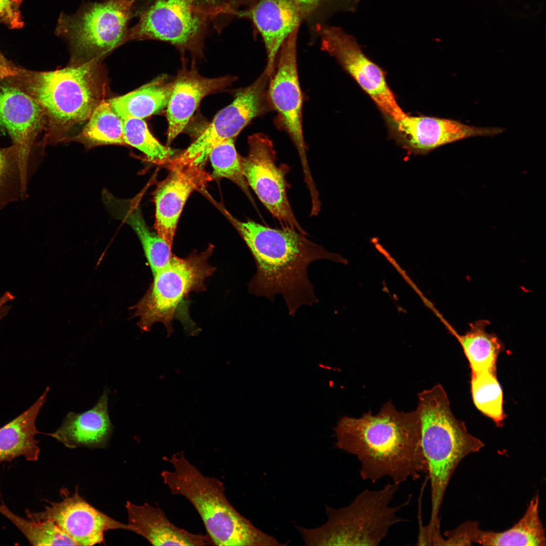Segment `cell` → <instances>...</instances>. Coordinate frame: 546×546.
Here are the masks:
<instances>
[{
  "label": "cell",
  "mask_w": 546,
  "mask_h": 546,
  "mask_svg": "<svg viewBox=\"0 0 546 546\" xmlns=\"http://www.w3.org/2000/svg\"><path fill=\"white\" fill-rule=\"evenodd\" d=\"M335 432L336 446L356 457L364 480L376 483L388 477L399 485L427 472L416 410L400 411L389 401L376 414L343 417Z\"/></svg>",
  "instance_id": "obj_1"
},
{
  "label": "cell",
  "mask_w": 546,
  "mask_h": 546,
  "mask_svg": "<svg viewBox=\"0 0 546 546\" xmlns=\"http://www.w3.org/2000/svg\"><path fill=\"white\" fill-rule=\"evenodd\" d=\"M225 214L253 256L256 272L249 284L250 293L274 301L282 295L290 315L302 305L318 302L308 275L309 265L318 260L343 262L339 255L307 239L289 226L274 229L251 220L241 221Z\"/></svg>",
  "instance_id": "obj_2"
},
{
  "label": "cell",
  "mask_w": 546,
  "mask_h": 546,
  "mask_svg": "<svg viewBox=\"0 0 546 546\" xmlns=\"http://www.w3.org/2000/svg\"><path fill=\"white\" fill-rule=\"evenodd\" d=\"M98 61L75 62L44 72L19 66L18 73L7 78L42 108L47 122L42 145L57 141L61 132L88 119L103 101Z\"/></svg>",
  "instance_id": "obj_3"
},
{
  "label": "cell",
  "mask_w": 546,
  "mask_h": 546,
  "mask_svg": "<svg viewBox=\"0 0 546 546\" xmlns=\"http://www.w3.org/2000/svg\"><path fill=\"white\" fill-rule=\"evenodd\" d=\"M421 445L431 488L429 524L440 523L439 511L455 470L469 454L479 451L483 442L469 432L464 422L453 415L447 395L437 384L418 394Z\"/></svg>",
  "instance_id": "obj_4"
},
{
  "label": "cell",
  "mask_w": 546,
  "mask_h": 546,
  "mask_svg": "<svg viewBox=\"0 0 546 546\" xmlns=\"http://www.w3.org/2000/svg\"><path fill=\"white\" fill-rule=\"evenodd\" d=\"M164 459L173 470L161 472L163 483L172 494L181 495L192 504L213 545H286L258 529L240 514L225 496L223 483L204 475L183 451Z\"/></svg>",
  "instance_id": "obj_5"
},
{
  "label": "cell",
  "mask_w": 546,
  "mask_h": 546,
  "mask_svg": "<svg viewBox=\"0 0 546 546\" xmlns=\"http://www.w3.org/2000/svg\"><path fill=\"white\" fill-rule=\"evenodd\" d=\"M398 486L391 482L378 490L364 489L346 506H327L323 525L296 527L307 545H378L401 522L398 513L406 504L391 505Z\"/></svg>",
  "instance_id": "obj_6"
},
{
  "label": "cell",
  "mask_w": 546,
  "mask_h": 546,
  "mask_svg": "<svg viewBox=\"0 0 546 546\" xmlns=\"http://www.w3.org/2000/svg\"><path fill=\"white\" fill-rule=\"evenodd\" d=\"M135 0H103L61 12L56 34L68 43L74 62L99 61L125 42Z\"/></svg>",
  "instance_id": "obj_7"
},
{
  "label": "cell",
  "mask_w": 546,
  "mask_h": 546,
  "mask_svg": "<svg viewBox=\"0 0 546 546\" xmlns=\"http://www.w3.org/2000/svg\"><path fill=\"white\" fill-rule=\"evenodd\" d=\"M213 247L203 252L195 251L186 258L174 255L168 263L153 275V281L145 295L132 307L139 318L138 326L149 331L156 323L163 324L168 334L185 299L192 292L205 290L206 279L215 268L208 263Z\"/></svg>",
  "instance_id": "obj_8"
},
{
  "label": "cell",
  "mask_w": 546,
  "mask_h": 546,
  "mask_svg": "<svg viewBox=\"0 0 546 546\" xmlns=\"http://www.w3.org/2000/svg\"><path fill=\"white\" fill-rule=\"evenodd\" d=\"M270 78L264 70L252 83L239 89L233 102L219 111L191 145L169 163L203 167L215 146L234 139L253 119L273 110L268 95Z\"/></svg>",
  "instance_id": "obj_9"
},
{
  "label": "cell",
  "mask_w": 546,
  "mask_h": 546,
  "mask_svg": "<svg viewBox=\"0 0 546 546\" xmlns=\"http://www.w3.org/2000/svg\"><path fill=\"white\" fill-rule=\"evenodd\" d=\"M299 28L285 39L280 49L275 72L268 85L272 109L277 113L276 122L291 138L298 152L304 180L308 188L315 184L310 171L302 128V96L298 79L297 39Z\"/></svg>",
  "instance_id": "obj_10"
},
{
  "label": "cell",
  "mask_w": 546,
  "mask_h": 546,
  "mask_svg": "<svg viewBox=\"0 0 546 546\" xmlns=\"http://www.w3.org/2000/svg\"><path fill=\"white\" fill-rule=\"evenodd\" d=\"M249 149L246 157L240 156L245 179L260 202L282 226H289L306 235L297 220L287 194L286 165L276 164V154L271 140L262 133L248 139Z\"/></svg>",
  "instance_id": "obj_11"
},
{
  "label": "cell",
  "mask_w": 546,
  "mask_h": 546,
  "mask_svg": "<svg viewBox=\"0 0 546 546\" xmlns=\"http://www.w3.org/2000/svg\"><path fill=\"white\" fill-rule=\"evenodd\" d=\"M314 32L320 36L321 49L335 58L387 118L399 120L406 116L388 85L384 72L365 55L354 37L340 27L326 24Z\"/></svg>",
  "instance_id": "obj_12"
},
{
  "label": "cell",
  "mask_w": 546,
  "mask_h": 546,
  "mask_svg": "<svg viewBox=\"0 0 546 546\" xmlns=\"http://www.w3.org/2000/svg\"><path fill=\"white\" fill-rule=\"evenodd\" d=\"M46 124L42 108L32 98L7 79H0V132L8 133L17 148L26 182L30 179L36 139Z\"/></svg>",
  "instance_id": "obj_13"
},
{
  "label": "cell",
  "mask_w": 546,
  "mask_h": 546,
  "mask_svg": "<svg viewBox=\"0 0 546 546\" xmlns=\"http://www.w3.org/2000/svg\"><path fill=\"white\" fill-rule=\"evenodd\" d=\"M61 501L49 502V505L39 512L27 510V518L52 521L77 545L102 544L108 530L130 531L127 524L115 520L90 505L80 495L77 487L72 494H69L66 489L61 490Z\"/></svg>",
  "instance_id": "obj_14"
},
{
  "label": "cell",
  "mask_w": 546,
  "mask_h": 546,
  "mask_svg": "<svg viewBox=\"0 0 546 546\" xmlns=\"http://www.w3.org/2000/svg\"><path fill=\"white\" fill-rule=\"evenodd\" d=\"M390 133L409 154H426L448 144L474 136H493L503 132L499 127H477L448 118L406 115L399 120L387 118Z\"/></svg>",
  "instance_id": "obj_15"
},
{
  "label": "cell",
  "mask_w": 546,
  "mask_h": 546,
  "mask_svg": "<svg viewBox=\"0 0 546 546\" xmlns=\"http://www.w3.org/2000/svg\"><path fill=\"white\" fill-rule=\"evenodd\" d=\"M170 172L154 193L155 228L171 247L178 219L191 194L202 190L211 176L203 167L194 164H168Z\"/></svg>",
  "instance_id": "obj_16"
},
{
  "label": "cell",
  "mask_w": 546,
  "mask_h": 546,
  "mask_svg": "<svg viewBox=\"0 0 546 546\" xmlns=\"http://www.w3.org/2000/svg\"><path fill=\"white\" fill-rule=\"evenodd\" d=\"M200 25L190 0H158L129 28L125 42L154 39L186 46L196 35Z\"/></svg>",
  "instance_id": "obj_17"
},
{
  "label": "cell",
  "mask_w": 546,
  "mask_h": 546,
  "mask_svg": "<svg viewBox=\"0 0 546 546\" xmlns=\"http://www.w3.org/2000/svg\"><path fill=\"white\" fill-rule=\"evenodd\" d=\"M235 77L207 78L201 76L195 66H183L173 81L166 106L168 122L167 143L170 144L185 128L206 96L230 86Z\"/></svg>",
  "instance_id": "obj_18"
},
{
  "label": "cell",
  "mask_w": 546,
  "mask_h": 546,
  "mask_svg": "<svg viewBox=\"0 0 546 546\" xmlns=\"http://www.w3.org/2000/svg\"><path fill=\"white\" fill-rule=\"evenodd\" d=\"M247 14L262 38L267 55L264 70L271 76L282 44L302 19L291 0H257Z\"/></svg>",
  "instance_id": "obj_19"
},
{
  "label": "cell",
  "mask_w": 546,
  "mask_h": 546,
  "mask_svg": "<svg viewBox=\"0 0 546 546\" xmlns=\"http://www.w3.org/2000/svg\"><path fill=\"white\" fill-rule=\"evenodd\" d=\"M108 391L105 389L90 409L81 413L70 412L61 425L49 435L69 448H103L113 432L108 412Z\"/></svg>",
  "instance_id": "obj_20"
},
{
  "label": "cell",
  "mask_w": 546,
  "mask_h": 546,
  "mask_svg": "<svg viewBox=\"0 0 546 546\" xmlns=\"http://www.w3.org/2000/svg\"><path fill=\"white\" fill-rule=\"evenodd\" d=\"M127 524L132 531L154 545L202 546L213 545L207 534H196L173 524L158 507L145 503L125 505Z\"/></svg>",
  "instance_id": "obj_21"
},
{
  "label": "cell",
  "mask_w": 546,
  "mask_h": 546,
  "mask_svg": "<svg viewBox=\"0 0 546 546\" xmlns=\"http://www.w3.org/2000/svg\"><path fill=\"white\" fill-rule=\"evenodd\" d=\"M102 199L113 216L129 225L136 233L153 275L166 265L174 255L171 247L147 224L139 206L140 195L130 199H123L105 190L102 193Z\"/></svg>",
  "instance_id": "obj_22"
},
{
  "label": "cell",
  "mask_w": 546,
  "mask_h": 546,
  "mask_svg": "<svg viewBox=\"0 0 546 546\" xmlns=\"http://www.w3.org/2000/svg\"><path fill=\"white\" fill-rule=\"evenodd\" d=\"M49 390L48 387L30 407L0 428V465L20 457L28 461L37 460L40 448L35 436L40 432L35 421Z\"/></svg>",
  "instance_id": "obj_23"
},
{
  "label": "cell",
  "mask_w": 546,
  "mask_h": 546,
  "mask_svg": "<svg viewBox=\"0 0 546 546\" xmlns=\"http://www.w3.org/2000/svg\"><path fill=\"white\" fill-rule=\"evenodd\" d=\"M445 324L463 348L471 374L496 371L498 356L504 349V344L495 334L487 332L486 327L490 324L488 321L479 320L470 323L469 329L463 335Z\"/></svg>",
  "instance_id": "obj_24"
},
{
  "label": "cell",
  "mask_w": 546,
  "mask_h": 546,
  "mask_svg": "<svg viewBox=\"0 0 546 546\" xmlns=\"http://www.w3.org/2000/svg\"><path fill=\"white\" fill-rule=\"evenodd\" d=\"M539 494L530 503L521 518L501 532L478 529L475 543L483 545L545 546V530L539 514Z\"/></svg>",
  "instance_id": "obj_25"
},
{
  "label": "cell",
  "mask_w": 546,
  "mask_h": 546,
  "mask_svg": "<svg viewBox=\"0 0 546 546\" xmlns=\"http://www.w3.org/2000/svg\"><path fill=\"white\" fill-rule=\"evenodd\" d=\"M172 84L173 81H166V77H159L130 93L108 101L122 119H143L166 107Z\"/></svg>",
  "instance_id": "obj_26"
},
{
  "label": "cell",
  "mask_w": 546,
  "mask_h": 546,
  "mask_svg": "<svg viewBox=\"0 0 546 546\" xmlns=\"http://www.w3.org/2000/svg\"><path fill=\"white\" fill-rule=\"evenodd\" d=\"M77 139L88 147L125 144L123 120L108 101H102L92 113Z\"/></svg>",
  "instance_id": "obj_27"
},
{
  "label": "cell",
  "mask_w": 546,
  "mask_h": 546,
  "mask_svg": "<svg viewBox=\"0 0 546 546\" xmlns=\"http://www.w3.org/2000/svg\"><path fill=\"white\" fill-rule=\"evenodd\" d=\"M471 391L476 408L501 427L506 418L503 410V393L496 371L471 374Z\"/></svg>",
  "instance_id": "obj_28"
},
{
  "label": "cell",
  "mask_w": 546,
  "mask_h": 546,
  "mask_svg": "<svg viewBox=\"0 0 546 546\" xmlns=\"http://www.w3.org/2000/svg\"><path fill=\"white\" fill-rule=\"evenodd\" d=\"M27 191L17 148L13 145L0 148V211L13 202L25 199Z\"/></svg>",
  "instance_id": "obj_29"
},
{
  "label": "cell",
  "mask_w": 546,
  "mask_h": 546,
  "mask_svg": "<svg viewBox=\"0 0 546 546\" xmlns=\"http://www.w3.org/2000/svg\"><path fill=\"white\" fill-rule=\"evenodd\" d=\"M0 513L11 521L33 545H77L52 521L25 519L12 512L2 500Z\"/></svg>",
  "instance_id": "obj_30"
},
{
  "label": "cell",
  "mask_w": 546,
  "mask_h": 546,
  "mask_svg": "<svg viewBox=\"0 0 546 546\" xmlns=\"http://www.w3.org/2000/svg\"><path fill=\"white\" fill-rule=\"evenodd\" d=\"M123 120L125 144L140 150L154 163L163 164L171 160L173 151L152 134L143 119L127 118Z\"/></svg>",
  "instance_id": "obj_31"
},
{
  "label": "cell",
  "mask_w": 546,
  "mask_h": 546,
  "mask_svg": "<svg viewBox=\"0 0 546 546\" xmlns=\"http://www.w3.org/2000/svg\"><path fill=\"white\" fill-rule=\"evenodd\" d=\"M209 157L213 169V175L228 178L239 187L254 205L249 186L243 173L240 156L237 153L234 139H229L215 146Z\"/></svg>",
  "instance_id": "obj_32"
},
{
  "label": "cell",
  "mask_w": 546,
  "mask_h": 546,
  "mask_svg": "<svg viewBox=\"0 0 546 546\" xmlns=\"http://www.w3.org/2000/svg\"><path fill=\"white\" fill-rule=\"evenodd\" d=\"M303 21H305L313 31L334 13L352 11L357 0H291Z\"/></svg>",
  "instance_id": "obj_33"
},
{
  "label": "cell",
  "mask_w": 546,
  "mask_h": 546,
  "mask_svg": "<svg viewBox=\"0 0 546 546\" xmlns=\"http://www.w3.org/2000/svg\"><path fill=\"white\" fill-rule=\"evenodd\" d=\"M23 0H0V24L10 29H20L25 22L21 7Z\"/></svg>",
  "instance_id": "obj_34"
},
{
  "label": "cell",
  "mask_w": 546,
  "mask_h": 546,
  "mask_svg": "<svg viewBox=\"0 0 546 546\" xmlns=\"http://www.w3.org/2000/svg\"><path fill=\"white\" fill-rule=\"evenodd\" d=\"M479 529L478 523L469 521L465 522L453 530L445 533L444 545H471L475 543L476 533Z\"/></svg>",
  "instance_id": "obj_35"
},
{
  "label": "cell",
  "mask_w": 546,
  "mask_h": 546,
  "mask_svg": "<svg viewBox=\"0 0 546 546\" xmlns=\"http://www.w3.org/2000/svg\"><path fill=\"white\" fill-rule=\"evenodd\" d=\"M18 67L9 60L0 51V79L15 76L18 73Z\"/></svg>",
  "instance_id": "obj_36"
},
{
  "label": "cell",
  "mask_w": 546,
  "mask_h": 546,
  "mask_svg": "<svg viewBox=\"0 0 546 546\" xmlns=\"http://www.w3.org/2000/svg\"><path fill=\"white\" fill-rule=\"evenodd\" d=\"M257 1V0H252V1H253V4H254V3H255V2H256Z\"/></svg>",
  "instance_id": "obj_37"
}]
</instances>
